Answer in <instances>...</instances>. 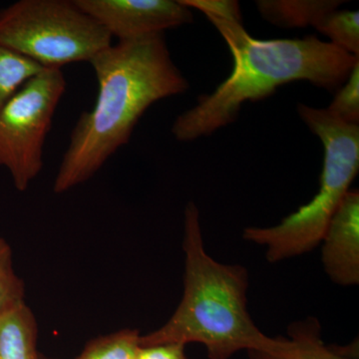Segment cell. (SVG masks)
I'll return each instance as SVG.
<instances>
[{
    "label": "cell",
    "mask_w": 359,
    "mask_h": 359,
    "mask_svg": "<svg viewBox=\"0 0 359 359\" xmlns=\"http://www.w3.org/2000/svg\"><path fill=\"white\" fill-rule=\"evenodd\" d=\"M98 84L95 104L82 113L70 134L54 180L56 194L91 179L127 145L151 105L185 93L189 82L175 65L164 33L123 40L90 61Z\"/></svg>",
    "instance_id": "cell-1"
},
{
    "label": "cell",
    "mask_w": 359,
    "mask_h": 359,
    "mask_svg": "<svg viewBox=\"0 0 359 359\" xmlns=\"http://www.w3.org/2000/svg\"><path fill=\"white\" fill-rule=\"evenodd\" d=\"M250 359H358L349 347L327 346L321 327L313 316L292 323L287 337H271L263 351H249Z\"/></svg>",
    "instance_id": "cell-9"
},
{
    "label": "cell",
    "mask_w": 359,
    "mask_h": 359,
    "mask_svg": "<svg viewBox=\"0 0 359 359\" xmlns=\"http://www.w3.org/2000/svg\"><path fill=\"white\" fill-rule=\"evenodd\" d=\"M43 69L0 44V110L25 82Z\"/></svg>",
    "instance_id": "cell-14"
},
{
    "label": "cell",
    "mask_w": 359,
    "mask_h": 359,
    "mask_svg": "<svg viewBox=\"0 0 359 359\" xmlns=\"http://www.w3.org/2000/svg\"><path fill=\"white\" fill-rule=\"evenodd\" d=\"M118 41L162 34L192 22V9L181 0H75Z\"/></svg>",
    "instance_id": "cell-7"
},
{
    "label": "cell",
    "mask_w": 359,
    "mask_h": 359,
    "mask_svg": "<svg viewBox=\"0 0 359 359\" xmlns=\"http://www.w3.org/2000/svg\"><path fill=\"white\" fill-rule=\"evenodd\" d=\"M189 8L198 9L205 15L243 21L240 6L233 0H181Z\"/></svg>",
    "instance_id": "cell-17"
},
{
    "label": "cell",
    "mask_w": 359,
    "mask_h": 359,
    "mask_svg": "<svg viewBox=\"0 0 359 359\" xmlns=\"http://www.w3.org/2000/svg\"><path fill=\"white\" fill-rule=\"evenodd\" d=\"M316 30L332 39L342 50L359 57L358 11H334L321 16L313 25Z\"/></svg>",
    "instance_id": "cell-12"
},
{
    "label": "cell",
    "mask_w": 359,
    "mask_h": 359,
    "mask_svg": "<svg viewBox=\"0 0 359 359\" xmlns=\"http://www.w3.org/2000/svg\"><path fill=\"white\" fill-rule=\"evenodd\" d=\"M39 327L27 304L0 316V359H39Z\"/></svg>",
    "instance_id": "cell-10"
},
{
    "label": "cell",
    "mask_w": 359,
    "mask_h": 359,
    "mask_svg": "<svg viewBox=\"0 0 359 359\" xmlns=\"http://www.w3.org/2000/svg\"><path fill=\"white\" fill-rule=\"evenodd\" d=\"M181 344H162L140 346L137 359H189Z\"/></svg>",
    "instance_id": "cell-18"
},
{
    "label": "cell",
    "mask_w": 359,
    "mask_h": 359,
    "mask_svg": "<svg viewBox=\"0 0 359 359\" xmlns=\"http://www.w3.org/2000/svg\"><path fill=\"white\" fill-rule=\"evenodd\" d=\"M39 359H54V358H47V356L43 355V354L40 353L39 354Z\"/></svg>",
    "instance_id": "cell-19"
},
{
    "label": "cell",
    "mask_w": 359,
    "mask_h": 359,
    "mask_svg": "<svg viewBox=\"0 0 359 359\" xmlns=\"http://www.w3.org/2000/svg\"><path fill=\"white\" fill-rule=\"evenodd\" d=\"M257 7L264 20L283 28L313 26L321 16L339 8V0H259Z\"/></svg>",
    "instance_id": "cell-11"
},
{
    "label": "cell",
    "mask_w": 359,
    "mask_h": 359,
    "mask_svg": "<svg viewBox=\"0 0 359 359\" xmlns=\"http://www.w3.org/2000/svg\"><path fill=\"white\" fill-rule=\"evenodd\" d=\"M139 330H119L90 340L76 359H137L140 349Z\"/></svg>",
    "instance_id": "cell-13"
},
{
    "label": "cell",
    "mask_w": 359,
    "mask_h": 359,
    "mask_svg": "<svg viewBox=\"0 0 359 359\" xmlns=\"http://www.w3.org/2000/svg\"><path fill=\"white\" fill-rule=\"evenodd\" d=\"M25 304V285L14 271L13 250L0 237V316Z\"/></svg>",
    "instance_id": "cell-15"
},
{
    "label": "cell",
    "mask_w": 359,
    "mask_h": 359,
    "mask_svg": "<svg viewBox=\"0 0 359 359\" xmlns=\"http://www.w3.org/2000/svg\"><path fill=\"white\" fill-rule=\"evenodd\" d=\"M228 44L233 70L211 94L176 118L172 134L190 142L235 122L243 104L273 94L292 81H309L328 90L346 82L359 57L314 36L302 39H257L243 21L205 15Z\"/></svg>",
    "instance_id": "cell-2"
},
{
    "label": "cell",
    "mask_w": 359,
    "mask_h": 359,
    "mask_svg": "<svg viewBox=\"0 0 359 359\" xmlns=\"http://www.w3.org/2000/svg\"><path fill=\"white\" fill-rule=\"evenodd\" d=\"M112 39L75 0H20L0 11V44L43 69L89 63Z\"/></svg>",
    "instance_id": "cell-5"
},
{
    "label": "cell",
    "mask_w": 359,
    "mask_h": 359,
    "mask_svg": "<svg viewBox=\"0 0 359 359\" xmlns=\"http://www.w3.org/2000/svg\"><path fill=\"white\" fill-rule=\"evenodd\" d=\"M66 87L62 70L44 68L0 110V167L9 172L20 192L43 168L45 142Z\"/></svg>",
    "instance_id": "cell-6"
},
{
    "label": "cell",
    "mask_w": 359,
    "mask_h": 359,
    "mask_svg": "<svg viewBox=\"0 0 359 359\" xmlns=\"http://www.w3.org/2000/svg\"><path fill=\"white\" fill-rule=\"evenodd\" d=\"M184 229L183 297L163 327L141 335L140 346L201 344L209 359H230L241 351H263L271 337L259 330L248 311L247 269L219 263L207 254L195 203L186 205Z\"/></svg>",
    "instance_id": "cell-3"
},
{
    "label": "cell",
    "mask_w": 359,
    "mask_h": 359,
    "mask_svg": "<svg viewBox=\"0 0 359 359\" xmlns=\"http://www.w3.org/2000/svg\"><path fill=\"white\" fill-rule=\"evenodd\" d=\"M327 110L342 122L358 125L359 61L349 73L346 82L340 86L334 101Z\"/></svg>",
    "instance_id": "cell-16"
},
{
    "label": "cell",
    "mask_w": 359,
    "mask_h": 359,
    "mask_svg": "<svg viewBox=\"0 0 359 359\" xmlns=\"http://www.w3.org/2000/svg\"><path fill=\"white\" fill-rule=\"evenodd\" d=\"M297 112L325 149L320 189L308 204L276 226L245 229L243 238L266 248L269 263L302 256L320 245L328 224L358 173L359 125L342 122L327 109L306 104H299Z\"/></svg>",
    "instance_id": "cell-4"
},
{
    "label": "cell",
    "mask_w": 359,
    "mask_h": 359,
    "mask_svg": "<svg viewBox=\"0 0 359 359\" xmlns=\"http://www.w3.org/2000/svg\"><path fill=\"white\" fill-rule=\"evenodd\" d=\"M321 261L330 280L341 287L359 283V192L349 190L321 240Z\"/></svg>",
    "instance_id": "cell-8"
}]
</instances>
